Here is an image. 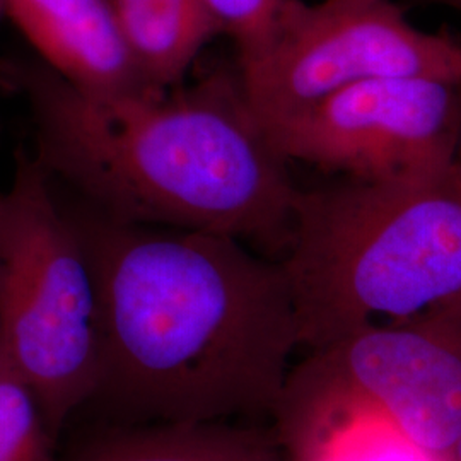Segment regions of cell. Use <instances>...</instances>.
<instances>
[{"label":"cell","mask_w":461,"mask_h":461,"mask_svg":"<svg viewBox=\"0 0 461 461\" xmlns=\"http://www.w3.org/2000/svg\"><path fill=\"white\" fill-rule=\"evenodd\" d=\"M55 188L96 293L98 376L83 411L106 422L272 420L301 348L282 262L230 236L116 221Z\"/></svg>","instance_id":"1"},{"label":"cell","mask_w":461,"mask_h":461,"mask_svg":"<svg viewBox=\"0 0 461 461\" xmlns=\"http://www.w3.org/2000/svg\"><path fill=\"white\" fill-rule=\"evenodd\" d=\"M24 99L34 159L70 195L116 221L230 236L280 260L297 186L234 68L163 96L101 103L36 59L0 62Z\"/></svg>","instance_id":"2"},{"label":"cell","mask_w":461,"mask_h":461,"mask_svg":"<svg viewBox=\"0 0 461 461\" xmlns=\"http://www.w3.org/2000/svg\"><path fill=\"white\" fill-rule=\"evenodd\" d=\"M280 262L306 350L379 318L461 308V154L419 178L299 186Z\"/></svg>","instance_id":"3"},{"label":"cell","mask_w":461,"mask_h":461,"mask_svg":"<svg viewBox=\"0 0 461 461\" xmlns=\"http://www.w3.org/2000/svg\"><path fill=\"white\" fill-rule=\"evenodd\" d=\"M0 342L59 439L95 392L96 293L55 183L26 149L0 194Z\"/></svg>","instance_id":"4"},{"label":"cell","mask_w":461,"mask_h":461,"mask_svg":"<svg viewBox=\"0 0 461 461\" xmlns=\"http://www.w3.org/2000/svg\"><path fill=\"white\" fill-rule=\"evenodd\" d=\"M383 413L413 443L445 458L461 432V308L371 321L291 367L274 428L331 405Z\"/></svg>","instance_id":"5"},{"label":"cell","mask_w":461,"mask_h":461,"mask_svg":"<svg viewBox=\"0 0 461 461\" xmlns=\"http://www.w3.org/2000/svg\"><path fill=\"white\" fill-rule=\"evenodd\" d=\"M238 72L265 127L371 79L461 81V41L419 30L392 0H289L268 45Z\"/></svg>","instance_id":"6"},{"label":"cell","mask_w":461,"mask_h":461,"mask_svg":"<svg viewBox=\"0 0 461 461\" xmlns=\"http://www.w3.org/2000/svg\"><path fill=\"white\" fill-rule=\"evenodd\" d=\"M287 161L361 182L426 176L461 154V81L424 76L352 84L265 125Z\"/></svg>","instance_id":"7"},{"label":"cell","mask_w":461,"mask_h":461,"mask_svg":"<svg viewBox=\"0 0 461 461\" xmlns=\"http://www.w3.org/2000/svg\"><path fill=\"white\" fill-rule=\"evenodd\" d=\"M38 59L101 103L158 98L137 66L110 0H0Z\"/></svg>","instance_id":"8"},{"label":"cell","mask_w":461,"mask_h":461,"mask_svg":"<svg viewBox=\"0 0 461 461\" xmlns=\"http://www.w3.org/2000/svg\"><path fill=\"white\" fill-rule=\"evenodd\" d=\"M59 461H285L274 428L251 422H106Z\"/></svg>","instance_id":"9"},{"label":"cell","mask_w":461,"mask_h":461,"mask_svg":"<svg viewBox=\"0 0 461 461\" xmlns=\"http://www.w3.org/2000/svg\"><path fill=\"white\" fill-rule=\"evenodd\" d=\"M118 26L158 93L180 86L219 32L203 0H110Z\"/></svg>","instance_id":"10"},{"label":"cell","mask_w":461,"mask_h":461,"mask_svg":"<svg viewBox=\"0 0 461 461\" xmlns=\"http://www.w3.org/2000/svg\"><path fill=\"white\" fill-rule=\"evenodd\" d=\"M276 434L285 461H441L383 413L357 403L331 405Z\"/></svg>","instance_id":"11"},{"label":"cell","mask_w":461,"mask_h":461,"mask_svg":"<svg viewBox=\"0 0 461 461\" xmlns=\"http://www.w3.org/2000/svg\"><path fill=\"white\" fill-rule=\"evenodd\" d=\"M57 439L0 342V461H53Z\"/></svg>","instance_id":"12"},{"label":"cell","mask_w":461,"mask_h":461,"mask_svg":"<svg viewBox=\"0 0 461 461\" xmlns=\"http://www.w3.org/2000/svg\"><path fill=\"white\" fill-rule=\"evenodd\" d=\"M221 34L230 36L238 62H253L268 45L274 28L289 0H203Z\"/></svg>","instance_id":"13"},{"label":"cell","mask_w":461,"mask_h":461,"mask_svg":"<svg viewBox=\"0 0 461 461\" xmlns=\"http://www.w3.org/2000/svg\"><path fill=\"white\" fill-rule=\"evenodd\" d=\"M441 461H461V432L456 438V441L451 446V449L447 451L445 458H441Z\"/></svg>","instance_id":"14"},{"label":"cell","mask_w":461,"mask_h":461,"mask_svg":"<svg viewBox=\"0 0 461 461\" xmlns=\"http://www.w3.org/2000/svg\"><path fill=\"white\" fill-rule=\"evenodd\" d=\"M438 2H441V4H445L447 7H451V9L461 13V0H438Z\"/></svg>","instance_id":"15"},{"label":"cell","mask_w":461,"mask_h":461,"mask_svg":"<svg viewBox=\"0 0 461 461\" xmlns=\"http://www.w3.org/2000/svg\"><path fill=\"white\" fill-rule=\"evenodd\" d=\"M4 16V13H2V2H0V17Z\"/></svg>","instance_id":"16"}]
</instances>
